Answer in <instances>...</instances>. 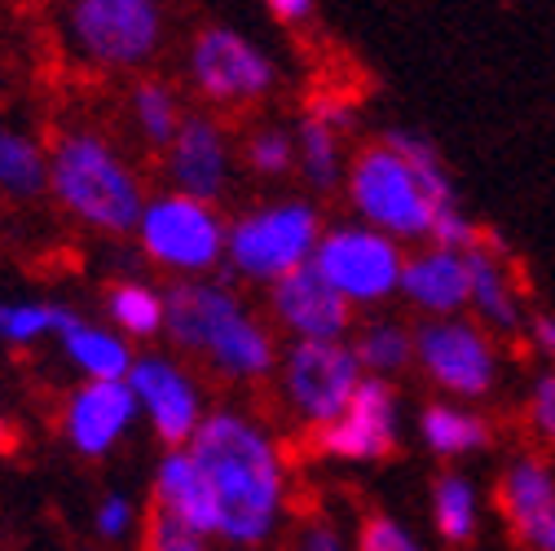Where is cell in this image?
<instances>
[{
	"instance_id": "6da1fadb",
	"label": "cell",
	"mask_w": 555,
	"mask_h": 551,
	"mask_svg": "<svg viewBox=\"0 0 555 551\" xmlns=\"http://www.w3.org/2000/svg\"><path fill=\"white\" fill-rule=\"evenodd\" d=\"M185 450L212 490L217 538L234 542V551L264 542L283 516L287 490L283 450L273 446V437L238 410H212V415H203Z\"/></svg>"
},
{
	"instance_id": "7a4b0ae2",
	"label": "cell",
	"mask_w": 555,
	"mask_h": 551,
	"mask_svg": "<svg viewBox=\"0 0 555 551\" xmlns=\"http://www.w3.org/2000/svg\"><path fill=\"white\" fill-rule=\"evenodd\" d=\"M349 198L362 226L397 239H433L441 213L459 208L454 185L428 137L392 128L349 168Z\"/></svg>"
},
{
	"instance_id": "3957f363",
	"label": "cell",
	"mask_w": 555,
	"mask_h": 551,
	"mask_svg": "<svg viewBox=\"0 0 555 551\" xmlns=\"http://www.w3.org/2000/svg\"><path fill=\"white\" fill-rule=\"evenodd\" d=\"M49 194L102 234H132L146 213L137 172L93 128H66L49 146Z\"/></svg>"
},
{
	"instance_id": "277c9868",
	"label": "cell",
	"mask_w": 555,
	"mask_h": 551,
	"mask_svg": "<svg viewBox=\"0 0 555 551\" xmlns=\"http://www.w3.org/2000/svg\"><path fill=\"white\" fill-rule=\"evenodd\" d=\"M62 36L89 66L132 72L164 44V10L155 0H76L62 18Z\"/></svg>"
},
{
	"instance_id": "5b68a950",
	"label": "cell",
	"mask_w": 555,
	"mask_h": 551,
	"mask_svg": "<svg viewBox=\"0 0 555 551\" xmlns=\"http://www.w3.org/2000/svg\"><path fill=\"white\" fill-rule=\"evenodd\" d=\"M318 243L322 226L309 203H273V208H256L230 226L225 260L243 279L283 283L287 273L313 265Z\"/></svg>"
},
{
	"instance_id": "8992f818",
	"label": "cell",
	"mask_w": 555,
	"mask_h": 551,
	"mask_svg": "<svg viewBox=\"0 0 555 551\" xmlns=\"http://www.w3.org/2000/svg\"><path fill=\"white\" fill-rule=\"evenodd\" d=\"M230 226L217 217L212 203L185 194H155L137 221V243L168 273H207L225 260Z\"/></svg>"
},
{
	"instance_id": "52a82bcc",
	"label": "cell",
	"mask_w": 555,
	"mask_h": 551,
	"mask_svg": "<svg viewBox=\"0 0 555 551\" xmlns=\"http://www.w3.org/2000/svg\"><path fill=\"white\" fill-rule=\"evenodd\" d=\"M362 380L366 371L344 339H296L283 358V397L313 428L335 424L358 397Z\"/></svg>"
},
{
	"instance_id": "ba28073f",
	"label": "cell",
	"mask_w": 555,
	"mask_h": 551,
	"mask_svg": "<svg viewBox=\"0 0 555 551\" xmlns=\"http://www.w3.org/2000/svg\"><path fill=\"white\" fill-rule=\"evenodd\" d=\"M313 269L349 305H375V300H388L392 292H401L405 256L388 234H379L371 226H339V230L322 234V243L313 252Z\"/></svg>"
},
{
	"instance_id": "9c48e42d",
	"label": "cell",
	"mask_w": 555,
	"mask_h": 551,
	"mask_svg": "<svg viewBox=\"0 0 555 551\" xmlns=\"http://www.w3.org/2000/svg\"><path fill=\"white\" fill-rule=\"evenodd\" d=\"M190 80L217 106H247L278 80L273 57L234 27H203L190 40Z\"/></svg>"
},
{
	"instance_id": "30bf717a",
	"label": "cell",
	"mask_w": 555,
	"mask_h": 551,
	"mask_svg": "<svg viewBox=\"0 0 555 551\" xmlns=\"http://www.w3.org/2000/svg\"><path fill=\"white\" fill-rule=\"evenodd\" d=\"M414 358L454 397H480L499 380L494 344L463 318H441L414 331Z\"/></svg>"
},
{
	"instance_id": "8fae6325",
	"label": "cell",
	"mask_w": 555,
	"mask_h": 551,
	"mask_svg": "<svg viewBox=\"0 0 555 551\" xmlns=\"http://www.w3.org/2000/svg\"><path fill=\"white\" fill-rule=\"evenodd\" d=\"M128 388L137 397V410L151 420L155 437L168 450H185L203 424V401L194 380L168 362V358H137L128 371Z\"/></svg>"
},
{
	"instance_id": "7c38bea8",
	"label": "cell",
	"mask_w": 555,
	"mask_h": 551,
	"mask_svg": "<svg viewBox=\"0 0 555 551\" xmlns=\"http://www.w3.org/2000/svg\"><path fill=\"white\" fill-rule=\"evenodd\" d=\"M392 446H397V393L388 380H375V375L362 380L358 397L335 424L318 428V450L349 463L384 459Z\"/></svg>"
},
{
	"instance_id": "4fadbf2b",
	"label": "cell",
	"mask_w": 555,
	"mask_h": 551,
	"mask_svg": "<svg viewBox=\"0 0 555 551\" xmlns=\"http://www.w3.org/2000/svg\"><path fill=\"white\" fill-rule=\"evenodd\" d=\"M137 415H142V410H137L128 380H119V384H89L85 380L62 406V437L72 441L76 454L102 459L124 441V433L132 428Z\"/></svg>"
},
{
	"instance_id": "5bb4252c",
	"label": "cell",
	"mask_w": 555,
	"mask_h": 551,
	"mask_svg": "<svg viewBox=\"0 0 555 551\" xmlns=\"http://www.w3.org/2000/svg\"><path fill=\"white\" fill-rule=\"evenodd\" d=\"M168 155V181L172 194L198 198V203H212L225 194L230 185V146H225V132L217 119L207 115H185L181 132L172 137Z\"/></svg>"
},
{
	"instance_id": "9a60e30c",
	"label": "cell",
	"mask_w": 555,
	"mask_h": 551,
	"mask_svg": "<svg viewBox=\"0 0 555 551\" xmlns=\"http://www.w3.org/2000/svg\"><path fill=\"white\" fill-rule=\"evenodd\" d=\"M269 305H273V318L296 339H344V331L353 322V305L344 300L313 265L287 273L283 283H273Z\"/></svg>"
},
{
	"instance_id": "2e32d148",
	"label": "cell",
	"mask_w": 555,
	"mask_h": 551,
	"mask_svg": "<svg viewBox=\"0 0 555 551\" xmlns=\"http://www.w3.org/2000/svg\"><path fill=\"white\" fill-rule=\"evenodd\" d=\"M155 521L203 542L217 534V503L190 450H168L155 467Z\"/></svg>"
},
{
	"instance_id": "e0dca14e",
	"label": "cell",
	"mask_w": 555,
	"mask_h": 551,
	"mask_svg": "<svg viewBox=\"0 0 555 551\" xmlns=\"http://www.w3.org/2000/svg\"><path fill=\"white\" fill-rule=\"evenodd\" d=\"M243 313V300L217 283H177L164 296V331L177 349L185 354H207V344L221 335L225 322H234Z\"/></svg>"
},
{
	"instance_id": "ac0fdd59",
	"label": "cell",
	"mask_w": 555,
	"mask_h": 551,
	"mask_svg": "<svg viewBox=\"0 0 555 551\" xmlns=\"http://www.w3.org/2000/svg\"><path fill=\"white\" fill-rule=\"evenodd\" d=\"M401 296L441 318H454L459 309L472 305V273H467V252H450V247H428L420 256H410L401 269Z\"/></svg>"
},
{
	"instance_id": "d6986e66",
	"label": "cell",
	"mask_w": 555,
	"mask_h": 551,
	"mask_svg": "<svg viewBox=\"0 0 555 551\" xmlns=\"http://www.w3.org/2000/svg\"><path fill=\"white\" fill-rule=\"evenodd\" d=\"M499 503H503L512 529L533 542L538 529L555 516V472H551L542 459H516V463L503 472Z\"/></svg>"
},
{
	"instance_id": "ffe728a7",
	"label": "cell",
	"mask_w": 555,
	"mask_h": 551,
	"mask_svg": "<svg viewBox=\"0 0 555 551\" xmlns=\"http://www.w3.org/2000/svg\"><path fill=\"white\" fill-rule=\"evenodd\" d=\"M467 273H472V309L499 331H516L520 326V296L507 279V269L499 260V243L490 234H485V247L467 252Z\"/></svg>"
},
{
	"instance_id": "44dd1931",
	"label": "cell",
	"mask_w": 555,
	"mask_h": 551,
	"mask_svg": "<svg viewBox=\"0 0 555 551\" xmlns=\"http://www.w3.org/2000/svg\"><path fill=\"white\" fill-rule=\"evenodd\" d=\"M207 362H212L217 371L234 375V380H260L273 371V339L269 331L243 309L234 322L221 326V335L207 344Z\"/></svg>"
},
{
	"instance_id": "7402d4cb",
	"label": "cell",
	"mask_w": 555,
	"mask_h": 551,
	"mask_svg": "<svg viewBox=\"0 0 555 551\" xmlns=\"http://www.w3.org/2000/svg\"><path fill=\"white\" fill-rule=\"evenodd\" d=\"M62 349H66V358L76 362V371H80L89 384H119V380H128V371H132V362H137L119 331L93 326V322H85V318L62 335Z\"/></svg>"
},
{
	"instance_id": "603a6c76",
	"label": "cell",
	"mask_w": 555,
	"mask_h": 551,
	"mask_svg": "<svg viewBox=\"0 0 555 551\" xmlns=\"http://www.w3.org/2000/svg\"><path fill=\"white\" fill-rule=\"evenodd\" d=\"M420 433H424V446L441 459H459V454L490 446V424H485L476 410H463V406H450V401H437V406L424 410Z\"/></svg>"
},
{
	"instance_id": "cb8c5ba5",
	"label": "cell",
	"mask_w": 555,
	"mask_h": 551,
	"mask_svg": "<svg viewBox=\"0 0 555 551\" xmlns=\"http://www.w3.org/2000/svg\"><path fill=\"white\" fill-rule=\"evenodd\" d=\"M0 190L18 198L49 190V151L31 132L10 124H0Z\"/></svg>"
},
{
	"instance_id": "d4e9b609",
	"label": "cell",
	"mask_w": 555,
	"mask_h": 551,
	"mask_svg": "<svg viewBox=\"0 0 555 551\" xmlns=\"http://www.w3.org/2000/svg\"><path fill=\"white\" fill-rule=\"evenodd\" d=\"M80 322L76 309L53 305V300H5L0 305V344L10 349H27V344H40L44 335H66Z\"/></svg>"
},
{
	"instance_id": "484cf974",
	"label": "cell",
	"mask_w": 555,
	"mask_h": 551,
	"mask_svg": "<svg viewBox=\"0 0 555 551\" xmlns=\"http://www.w3.org/2000/svg\"><path fill=\"white\" fill-rule=\"evenodd\" d=\"M106 318L119 335L132 339H155L164 331V296L146 283H115L106 292Z\"/></svg>"
},
{
	"instance_id": "4316f807",
	"label": "cell",
	"mask_w": 555,
	"mask_h": 551,
	"mask_svg": "<svg viewBox=\"0 0 555 551\" xmlns=\"http://www.w3.org/2000/svg\"><path fill=\"white\" fill-rule=\"evenodd\" d=\"M296 159H300V172L309 177V185L335 190L339 177H344V142H339V132L305 115L300 132H296Z\"/></svg>"
},
{
	"instance_id": "83f0119b",
	"label": "cell",
	"mask_w": 555,
	"mask_h": 551,
	"mask_svg": "<svg viewBox=\"0 0 555 551\" xmlns=\"http://www.w3.org/2000/svg\"><path fill=\"white\" fill-rule=\"evenodd\" d=\"M132 119H137V128H142L146 142L164 146V151L172 146V137L185 124V115L177 106V93L168 85H159V80H142L132 89Z\"/></svg>"
},
{
	"instance_id": "f1b7e54d",
	"label": "cell",
	"mask_w": 555,
	"mask_h": 551,
	"mask_svg": "<svg viewBox=\"0 0 555 551\" xmlns=\"http://www.w3.org/2000/svg\"><path fill=\"white\" fill-rule=\"evenodd\" d=\"M433 521H437V529H441L446 542H467L476 534V490H472L467 476H459V472L437 476Z\"/></svg>"
},
{
	"instance_id": "f546056e",
	"label": "cell",
	"mask_w": 555,
	"mask_h": 551,
	"mask_svg": "<svg viewBox=\"0 0 555 551\" xmlns=\"http://www.w3.org/2000/svg\"><path fill=\"white\" fill-rule=\"evenodd\" d=\"M353 354H358L362 371H371L375 380H384V375H397L414 358V335L405 326H397V322H371L358 335Z\"/></svg>"
},
{
	"instance_id": "4dcf8cb0",
	"label": "cell",
	"mask_w": 555,
	"mask_h": 551,
	"mask_svg": "<svg viewBox=\"0 0 555 551\" xmlns=\"http://www.w3.org/2000/svg\"><path fill=\"white\" fill-rule=\"evenodd\" d=\"M247 164H251L260 177H283V172L296 164L292 132H283V128H260L251 142H247Z\"/></svg>"
},
{
	"instance_id": "1f68e13d",
	"label": "cell",
	"mask_w": 555,
	"mask_h": 551,
	"mask_svg": "<svg viewBox=\"0 0 555 551\" xmlns=\"http://www.w3.org/2000/svg\"><path fill=\"white\" fill-rule=\"evenodd\" d=\"M358 551H424V547L392 516H366V525L358 534Z\"/></svg>"
},
{
	"instance_id": "d6a6232c",
	"label": "cell",
	"mask_w": 555,
	"mask_h": 551,
	"mask_svg": "<svg viewBox=\"0 0 555 551\" xmlns=\"http://www.w3.org/2000/svg\"><path fill=\"white\" fill-rule=\"evenodd\" d=\"M305 115L318 119V124H326V128H335V132L344 137V132L358 124V102H353V98H344V93H318V98L309 102Z\"/></svg>"
},
{
	"instance_id": "836d02e7",
	"label": "cell",
	"mask_w": 555,
	"mask_h": 551,
	"mask_svg": "<svg viewBox=\"0 0 555 551\" xmlns=\"http://www.w3.org/2000/svg\"><path fill=\"white\" fill-rule=\"evenodd\" d=\"M132 525H137V508H132L128 495H106L98 503V512H93V529L102 538H124Z\"/></svg>"
},
{
	"instance_id": "e575fe53",
	"label": "cell",
	"mask_w": 555,
	"mask_h": 551,
	"mask_svg": "<svg viewBox=\"0 0 555 551\" xmlns=\"http://www.w3.org/2000/svg\"><path fill=\"white\" fill-rule=\"evenodd\" d=\"M529 424H533L546 441H555V371L538 375V384H533V393H529Z\"/></svg>"
},
{
	"instance_id": "d590c367",
	"label": "cell",
	"mask_w": 555,
	"mask_h": 551,
	"mask_svg": "<svg viewBox=\"0 0 555 551\" xmlns=\"http://www.w3.org/2000/svg\"><path fill=\"white\" fill-rule=\"evenodd\" d=\"M142 551H212L203 538H194V534H181V529H172V525H151V538H146V547Z\"/></svg>"
},
{
	"instance_id": "8d00e7d4",
	"label": "cell",
	"mask_w": 555,
	"mask_h": 551,
	"mask_svg": "<svg viewBox=\"0 0 555 551\" xmlns=\"http://www.w3.org/2000/svg\"><path fill=\"white\" fill-rule=\"evenodd\" d=\"M296 551H344V538H339L335 525H326V521H309V525L300 529Z\"/></svg>"
},
{
	"instance_id": "74e56055",
	"label": "cell",
	"mask_w": 555,
	"mask_h": 551,
	"mask_svg": "<svg viewBox=\"0 0 555 551\" xmlns=\"http://www.w3.org/2000/svg\"><path fill=\"white\" fill-rule=\"evenodd\" d=\"M318 14V5H313V0H269V18L273 23H309Z\"/></svg>"
},
{
	"instance_id": "f35d334b",
	"label": "cell",
	"mask_w": 555,
	"mask_h": 551,
	"mask_svg": "<svg viewBox=\"0 0 555 551\" xmlns=\"http://www.w3.org/2000/svg\"><path fill=\"white\" fill-rule=\"evenodd\" d=\"M529 331H533V344H538V349L555 362V318H551V313H538V318L529 322Z\"/></svg>"
},
{
	"instance_id": "ab89813d",
	"label": "cell",
	"mask_w": 555,
	"mask_h": 551,
	"mask_svg": "<svg viewBox=\"0 0 555 551\" xmlns=\"http://www.w3.org/2000/svg\"><path fill=\"white\" fill-rule=\"evenodd\" d=\"M533 547H538V551H555V516H551V521H546V525L538 529V538H533Z\"/></svg>"
},
{
	"instance_id": "60d3db41",
	"label": "cell",
	"mask_w": 555,
	"mask_h": 551,
	"mask_svg": "<svg viewBox=\"0 0 555 551\" xmlns=\"http://www.w3.org/2000/svg\"><path fill=\"white\" fill-rule=\"evenodd\" d=\"M10 441H14V428H10L5 415H0V450H10Z\"/></svg>"
}]
</instances>
